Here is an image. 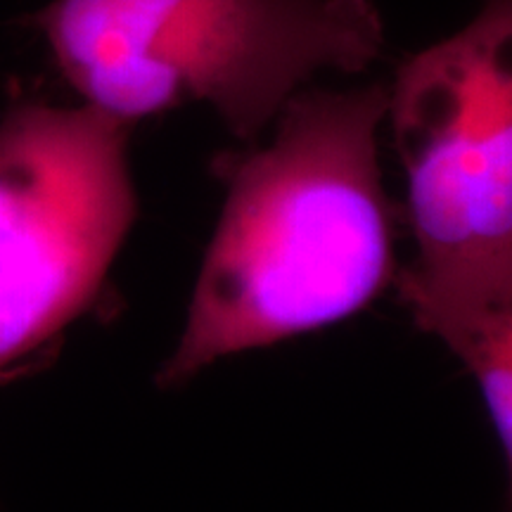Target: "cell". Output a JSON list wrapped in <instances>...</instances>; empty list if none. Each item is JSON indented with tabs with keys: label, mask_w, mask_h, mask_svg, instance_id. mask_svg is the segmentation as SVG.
<instances>
[{
	"label": "cell",
	"mask_w": 512,
	"mask_h": 512,
	"mask_svg": "<svg viewBox=\"0 0 512 512\" xmlns=\"http://www.w3.org/2000/svg\"><path fill=\"white\" fill-rule=\"evenodd\" d=\"M131 128L86 102L0 117V384L41 368L100 297L138 219Z\"/></svg>",
	"instance_id": "4"
},
{
	"label": "cell",
	"mask_w": 512,
	"mask_h": 512,
	"mask_svg": "<svg viewBox=\"0 0 512 512\" xmlns=\"http://www.w3.org/2000/svg\"><path fill=\"white\" fill-rule=\"evenodd\" d=\"M384 114V83L304 86L266 145L216 159L226 200L159 387L335 325L392 283L396 211L377 150Z\"/></svg>",
	"instance_id": "1"
},
{
	"label": "cell",
	"mask_w": 512,
	"mask_h": 512,
	"mask_svg": "<svg viewBox=\"0 0 512 512\" xmlns=\"http://www.w3.org/2000/svg\"><path fill=\"white\" fill-rule=\"evenodd\" d=\"M31 27L86 105L133 126L207 102L245 143L313 76L387 46L375 0H50Z\"/></svg>",
	"instance_id": "3"
},
{
	"label": "cell",
	"mask_w": 512,
	"mask_h": 512,
	"mask_svg": "<svg viewBox=\"0 0 512 512\" xmlns=\"http://www.w3.org/2000/svg\"><path fill=\"white\" fill-rule=\"evenodd\" d=\"M415 254L396 271L415 323L475 377L512 448V0L401 64L384 114Z\"/></svg>",
	"instance_id": "2"
}]
</instances>
